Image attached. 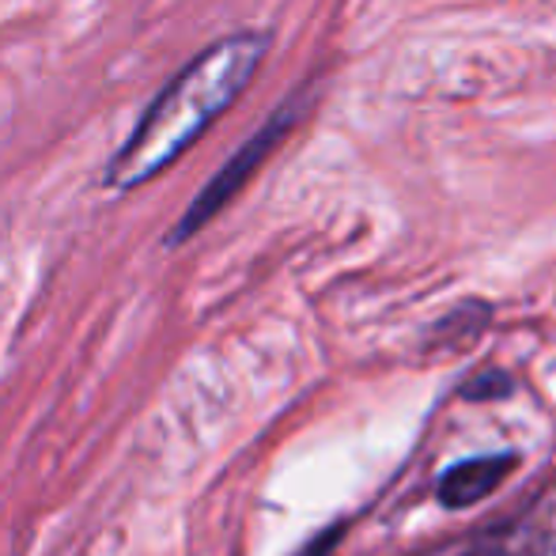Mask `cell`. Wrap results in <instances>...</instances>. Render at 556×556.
<instances>
[{"mask_svg": "<svg viewBox=\"0 0 556 556\" xmlns=\"http://www.w3.org/2000/svg\"><path fill=\"white\" fill-rule=\"evenodd\" d=\"M269 46V30H231L213 46H205L186 68H178L160 88V96L144 106V114L132 122L122 148L106 160V190H140L144 182L160 178L175 160H182L201 140V132L213 129L227 106L250 88Z\"/></svg>", "mask_w": 556, "mask_h": 556, "instance_id": "1", "label": "cell"}, {"mask_svg": "<svg viewBox=\"0 0 556 556\" xmlns=\"http://www.w3.org/2000/svg\"><path fill=\"white\" fill-rule=\"evenodd\" d=\"M303 106H307V96H292L288 103H280L277 111L269 114V122H265L262 129L254 132V137L242 140L239 152H235L231 160H227L224 167L216 170L213 178H208V186L190 201V208L182 213V220L170 227L167 247H182L186 239H193L201 227L213 224L216 216L224 213L227 201H231L235 193H239L242 186L250 182V175H254V170L262 167L265 160H269L273 148H277L280 140L288 137V132H292V125L303 117Z\"/></svg>", "mask_w": 556, "mask_h": 556, "instance_id": "2", "label": "cell"}, {"mask_svg": "<svg viewBox=\"0 0 556 556\" xmlns=\"http://www.w3.org/2000/svg\"><path fill=\"white\" fill-rule=\"evenodd\" d=\"M511 473V458H473V462H462L454 466L451 473L443 477L440 484V496L446 507H466V504H477L484 500L492 489H496L504 477Z\"/></svg>", "mask_w": 556, "mask_h": 556, "instance_id": "3", "label": "cell"}, {"mask_svg": "<svg viewBox=\"0 0 556 556\" xmlns=\"http://www.w3.org/2000/svg\"><path fill=\"white\" fill-rule=\"evenodd\" d=\"M469 556H504V553H492V549H481V553H469Z\"/></svg>", "mask_w": 556, "mask_h": 556, "instance_id": "4", "label": "cell"}]
</instances>
